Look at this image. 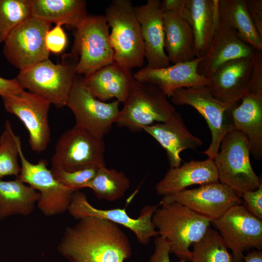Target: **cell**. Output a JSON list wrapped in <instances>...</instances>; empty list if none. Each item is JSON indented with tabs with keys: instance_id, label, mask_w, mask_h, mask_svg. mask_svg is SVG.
Segmentation results:
<instances>
[{
	"instance_id": "cell-31",
	"label": "cell",
	"mask_w": 262,
	"mask_h": 262,
	"mask_svg": "<svg viewBox=\"0 0 262 262\" xmlns=\"http://www.w3.org/2000/svg\"><path fill=\"white\" fill-rule=\"evenodd\" d=\"M192 246L191 262H235L218 232L211 226Z\"/></svg>"
},
{
	"instance_id": "cell-1",
	"label": "cell",
	"mask_w": 262,
	"mask_h": 262,
	"mask_svg": "<svg viewBox=\"0 0 262 262\" xmlns=\"http://www.w3.org/2000/svg\"><path fill=\"white\" fill-rule=\"evenodd\" d=\"M57 249L70 262H124L132 252L128 236L117 224L91 216L67 227Z\"/></svg>"
},
{
	"instance_id": "cell-2",
	"label": "cell",
	"mask_w": 262,
	"mask_h": 262,
	"mask_svg": "<svg viewBox=\"0 0 262 262\" xmlns=\"http://www.w3.org/2000/svg\"><path fill=\"white\" fill-rule=\"evenodd\" d=\"M159 205L152 217L158 235L168 242L170 253L190 261V246L202 237L211 220L178 202Z\"/></svg>"
},
{
	"instance_id": "cell-39",
	"label": "cell",
	"mask_w": 262,
	"mask_h": 262,
	"mask_svg": "<svg viewBox=\"0 0 262 262\" xmlns=\"http://www.w3.org/2000/svg\"><path fill=\"white\" fill-rule=\"evenodd\" d=\"M24 90L16 78L7 79L0 77V96L1 97L17 95Z\"/></svg>"
},
{
	"instance_id": "cell-10",
	"label": "cell",
	"mask_w": 262,
	"mask_h": 262,
	"mask_svg": "<svg viewBox=\"0 0 262 262\" xmlns=\"http://www.w3.org/2000/svg\"><path fill=\"white\" fill-rule=\"evenodd\" d=\"M50 25L32 16L14 28L3 42L8 62L20 71L49 59L45 37Z\"/></svg>"
},
{
	"instance_id": "cell-25",
	"label": "cell",
	"mask_w": 262,
	"mask_h": 262,
	"mask_svg": "<svg viewBox=\"0 0 262 262\" xmlns=\"http://www.w3.org/2000/svg\"><path fill=\"white\" fill-rule=\"evenodd\" d=\"M213 159L190 161L177 167L170 168L156 184L157 194L162 196L180 192L196 184L218 182Z\"/></svg>"
},
{
	"instance_id": "cell-14",
	"label": "cell",
	"mask_w": 262,
	"mask_h": 262,
	"mask_svg": "<svg viewBox=\"0 0 262 262\" xmlns=\"http://www.w3.org/2000/svg\"><path fill=\"white\" fill-rule=\"evenodd\" d=\"M7 112L18 117L29 133V143L37 153L45 151L50 141L49 112L51 104L41 97L24 90L2 97Z\"/></svg>"
},
{
	"instance_id": "cell-17",
	"label": "cell",
	"mask_w": 262,
	"mask_h": 262,
	"mask_svg": "<svg viewBox=\"0 0 262 262\" xmlns=\"http://www.w3.org/2000/svg\"><path fill=\"white\" fill-rule=\"evenodd\" d=\"M203 58L204 56L196 57L161 68L142 67L133 74V77L136 81L156 86L170 98L179 89L209 84V80L198 72V65Z\"/></svg>"
},
{
	"instance_id": "cell-30",
	"label": "cell",
	"mask_w": 262,
	"mask_h": 262,
	"mask_svg": "<svg viewBox=\"0 0 262 262\" xmlns=\"http://www.w3.org/2000/svg\"><path fill=\"white\" fill-rule=\"evenodd\" d=\"M130 185L129 179L123 172L103 165L98 168L95 176L84 188L91 189L99 199L115 201L124 195Z\"/></svg>"
},
{
	"instance_id": "cell-3",
	"label": "cell",
	"mask_w": 262,
	"mask_h": 262,
	"mask_svg": "<svg viewBox=\"0 0 262 262\" xmlns=\"http://www.w3.org/2000/svg\"><path fill=\"white\" fill-rule=\"evenodd\" d=\"M79 57L63 54L57 64L49 59L20 70L15 78L23 89L44 98L60 108L66 105L74 79Z\"/></svg>"
},
{
	"instance_id": "cell-26",
	"label": "cell",
	"mask_w": 262,
	"mask_h": 262,
	"mask_svg": "<svg viewBox=\"0 0 262 262\" xmlns=\"http://www.w3.org/2000/svg\"><path fill=\"white\" fill-rule=\"evenodd\" d=\"M164 49L170 63L175 64L196 58L193 31L189 24L174 11L163 13Z\"/></svg>"
},
{
	"instance_id": "cell-28",
	"label": "cell",
	"mask_w": 262,
	"mask_h": 262,
	"mask_svg": "<svg viewBox=\"0 0 262 262\" xmlns=\"http://www.w3.org/2000/svg\"><path fill=\"white\" fill-rule=\"evenodd\" d=\"M39 196L38 191L16 177L11 180H0V220L31 214Z\"/></svg>"
},
{
	"instance_id": "cell-35",
	"label": "cell",
	"mask_w": 262,
	"mask_h": 262,
	"mask_svg": "<svg viewBox=\"0 0 262 262\" xmlns=\"http://www.w3.org/2000/svg\"><path fill=\"white\" fill-rule=\"evenodd\" d=\"M61 24H56L50 29L45 37L46 47L49 52L58 54L63 52L67 44V36Z\"/></svg>"
},
{
	"instance_id": "cell-21",
	"label": "cell",
	"mask_w": 262,
	"mask_h": 262,
	"mask_svg": "<svg viewBox=\"0 0 262 262\" xmlns=\"http://www.w3.org/2000/svg\"><path fill=\"white\" fill-rule=\"evenodd\" d=\"M143 131L165 150L170 168L180 165L181 151L189 149L196 150L203 145L200 138L190 132L177 112L168 120L146 127Z\"/></svg>"
},
{
	"instance_id": "cell-5",
	"label": "cell",
	"mask_w": 262,
	"mask_h": 262,
	"mask_svg": "<svg viewBox=\"0 0 262 262\" xmlns=\"http://www.w3.org/2000/svg\"><path fill=\"white\" fill-rule=\"evenodd\" d=\"M219 148L213 158L219 181L240 196L257 189L262 180L252 167L249 146L245 135L231 130L223 137Z\"/></svg>"
},
{
	"instance_id": "cell-8",
	"label": "cell",
	"mask_w": 262,
	"mask_h": 262,
	"mask_svg": "<svg viewBox=\"0 0 262 262\" xmlns=\"http://www.w3.org/2000/svg\"><path fill=\"white\" fill-rule=\"evenodd\" d=\"M176 105H189L195 109L206 120L212 134L211 142L203 153L213 159L225 135L234 129L231 110L233 105L216 99L207 86L179 89L170 97Z\"/></svg>"
},
{
	"instance_id": "cell-20",
	"label": "cell",
	"mask_w": 262,
	"mask_h": 262,
	"mask_svg": "<svg viewBox=\"0 0 262 262\" xmlns=\"http://www.w3.org/2000/svg\"><path fill=\"white\" fill-rule=\"evenodd\" d=\"M218 2V0H181L176 12L193 31L196 58L206 54L219 26Z\"/></svg>"
},
{
	"instance_id": "cell-29",
	"label": "cell",
	"mask_w": 262,
	"mask_h": 262,
	"mask_svg": "<svg viewBox=\"0 0 262 262\" xmlns=\"http://www.w3.org/2000/svg\"><path fill=\"white\" fill-rule=\"evenodd\" d=\"M218 13L220 24L235 29L242 40L262 51V38L249 17L246 0H218Z\"/></svg>"
},
{
	"instance_id": "cell-40",
	"label": "cell",
	"mask_w": 262,
	"mask_h": 262,
	"mask_svg": "<svg viewBox=\"0 0 262 262\" xmlns=\"http://www.w3.org/2000/svg\"><path fill=\"white\" fill-rule=\"evenodd\" d=\"M244 262H262V251L253 250L243 256Z\"/></svg>"
},
{
	"instance_id": "cell-22",
	"label": "cell",
	"mask_w": 262,
	"mask_h": 262,
	"mask_svg": "<svg viewBox=\"0 0 262 262\" xmlns=\"http://www.w3.org/2000/svg\"><path fill=\"white\" fill-rule=\"evenodd\" d=\"M257 51L242 40L235 29L220 24L198 65V72L209 79L223 64L235 59L253 57Z\"/></svg>"
},
{
	"instance_id": "cell-7",
	"label": "cell",
	"mask_w": 262,
	"mask_h": 262,
	"mask_svg": "<svg viewBox=\"0 0 262 262\" xmlns=\"http://www.w3.org/2000/svg\"><path fill=\"white\" fill-rule=\"evenodd\" d=\"M109 28L104 15H89L75 29L71 52L79 57L77 75L87 76L115 61Z\"/></svg>"
},
{
	"instance_id": "cell-4",
	"label": "cell",
	"mask_w": 262,
	"mask_h": 262,
	"mask_svg": "<svg viewBox=\"0 0 262 262\" xmlns=\"http://www.w3.org/2000/svg\"><path fill=\"white\" fill-rule=\"evenodd\" d=\"M104 16L111 28L109 39L114 61L130 70L142 68L145 58L144 42L132 1L112 0Z\"/></svg>"
},
{
	"instance_id": "cell-37",
	"label": "cell",
	"mask_w": 262,
	"mask_h": 262,
	"mask_svg": "<svg viewBox=\"0 0 262 262\" xmlns=\"http://www.w3.org/2000/svg\"><path fill=\"white\" fill-rule=\"evenodd\" d=\"M154 251L149 260V262H171L169 254L170 247L168 242L160 236L155 237L154 242ZM180 262H186L180 260Z\"/></svg>"
},
{
	"instance_id": "cell-12",
	"label": "cell",
	"mask_w": 262,
	"mask_h": 262,
	"mask_svg": "<svg viewBox=\"0 0 262 262\" xmlns=\"http://www.w3.org/2000/svg\"><path fill=\"white\" fill-rule=\"evenodd\" d=\"M21 171L16 177L22 182L38 191L39 210L45 215L51 216L62 214L67 211L75 190L68 188L56 180L45 160L32 164L25 156L21 142L18 145Z\"/></svg>"
},
{
	"instance_id": "cell-19",
	"label": "cell",
	"mask_w": 262,
	"mask_h": 262,
	"mask_svg": "<svg viewBox=\"0 0 262 262\" xmlns=\"http://www.w3.org/2000/svg\"><path fill=\"white\" fill-rule=\"evenodd\" d=\"M255 56L231 60L220 66L208 79L207 86L212 95L228 104L237 103L247 89Z\"/></svg>"
},
{
	"instance_id": "cell-41",
	"label": "cell",
	"mask_w": 262,
	"mask_h": 262,
	"mask_svg": "<svg viewBox=\"0 0 262 262\" xmlns=\"http://www.w3.org/2000/svg\"><path fill=\"white\" fill-rule=\"evenodd\" d=\"M235 262H244V261H243V259H242V260H240L238 261H235Z\"/></svg>"
},
{
	"instance_id": "cell-15",
	"label": "cell",
	"mask_w": 262,
	"mask_h": 262,
	"mask_svg": "<svg viewBox=\"0 0 262 262\" xmlns=\"http://www.w3.org/2000/svg\"><path fill=\"white\" fill-rule=\"evenodd\" d=\"M159 206V204L147 205L142 209L139 216L134 218L129 215L125 209L96 208L89 202L84 193L77 190L72 195L67 211L76 219L91 216L121 225L131 230L140 244L146 245L152 237L158 236V231L152 223V217Z\"/></svg>"
},
{
	"instance_id": "cell-24",
	"label": "cell",
	"mask_w": 262,
	"mask_h": 262,
	"mask_svg": "<svg viewBox=\"0 0 262 262\" xmlns=\"http://www.w3.org/2000/svg\"><path fill=\"white\" fill-rule=\"evenodd\" d=\"M241 100L231 110L234 128L245 135L250 154L260 161L262 159V92L246 91Z\"/></svg>"
},
{
	"instance_id": "cell-13",
	"label": "cell",
	"mask_w": 262,
	"mask_h": 262,
	"mask_svg": "<svg viewBox=\"0 0 262 262\" xmlns=\"http://www.w3.org/2000/svg\"><path fill=\"white\" fill-rule=\"evenodd\" d=\"M232 251L235 261L243 259V252L262 248V220L251 214L242 204L229 208L219 217L211 221Z\"/></svg>"
},
{
	"instance_id": "cell-27",
	"label": "cell",
	"mask_w": 262,
	"mask_h": 262,
	"mask_svg": "<svg viewBox=\"0 0 262 262\" xmlns=\"http://www.w3.org/2000/svg\"><path fill=\"white\" fill-rule=\"evenodd\" d=\"M32 16L75 29L89 16L84 0H30Z\"/></svg>"
},
{
	"instance_id": "cell-36",
	"label": "cell",
	"mask_w": 262,
	"mask_h": 262,
	"mask_svg": "<svg viewBox=\"0 0 262 262\" xmlns=\"http://www.w3.org/2000/svg\"><path fill=\"white\" fill-rule=\"evenodd\" d=\"M243 206L252 215L262 220V183L256 190L242 196Z\"/></svg>"
},
{
	"instance_id": "cell-33",
	"label": "cell",
	"mask_w": 262,
	"mask_h": 262,
	"mask_svg": "<svg viewBox=\"0 0 262 262\" xmlns=\"http://www.w3.org/2000/svg\"><path fill=\"white\" fill-rule=\"evenodd\" d=\"M31 16L30 0H0V43L14 28Z\"/></svg>"
},
{
	"instance_id": "cell-11",
	"label": "cell",
	"mask_w": 262,
	"mask_h": 262,
	"mask_svg": "<svg viewBox=\"0 0 262 262\" xmlns=\"http://www.w3.org/2000/svg\"><path fill=\"white\" fill-rule=\"evenodd\" d=\"M104 153L103 139L75 125L60 136L51 164L70 172L98 168L105 165Z\"/></svg>"
},
{
	"instance_id": "cell-9",
	"label": "cell",
	"mask_w": 262,
	"mask_h": 262,
	"mask_svg": "<svg viewBox=\"0 0 262 262\" xmlns=\"http://www.w3.org/2000/svg\"><path fill=\"white\" fill-rule=\"evenodd\" d=\"M119 105L116 100L106 103L97 99L85 85L83 76L77 75L66 106L74 114L75 125L103 139L117 121Z\"/></svg>"
},
{
	"instance_id": "cell-18",
	"label": "cell",
	"mask_w": 262,
	"mask_h": 262,
	"mask_svg": "<svg viewBox=\"0 0 262 262\" xmlns=\"http://www.w3.org/2000/svg\"><path fill=\"white\" fill-rule=\"evenodd\" d=\"M160 0H147L145 4L134 6L140 25L147 67L161 68L170 66L164 49V32Z\"/></svg>"
},
{
	"instance_id": "cell-32",
	"label": "cell",
	"mask_w": 262,
	"mask_h": 262,
	"mask_svg": "<svg viewBox=\"0 0 262 262\" xmlns=\"http://www.w3.org/2000/svg\"><path fill=\"white\" fill-rule=\"evenodd\" d=\"M20 142L19 136L16 135L10 121L7 120L0 136V180L8 176L17 177L20 174L21 166L18 162Z\"/></svg>"
},
{
	"instance_id": "cell-6",
	"label": "cell",
	"mask_w": 262,
	"mask_h": 262,
	"mask_svg": "<svg viewBox=\"0 0 262 262\" xmlns=\"http://www.w3.org/2000/svg\"><path fill=\"white\" fill-rule=\"evenodd\" d=\"M167 96L156 86L135 80L116 124L131 131L168 120L177 112Z\"/></svg>"
},
{
	"instance_id": "cell-34",
	"label": "cell",
	"mask_w": 262,
	"mask_h": 262,
	"mask_svg": "<svg viewBox=\"0 0 262 262\" xmlns=\"http://www.w3.org/2000/svg\"><path fill=\"white\" fill-rule=\"evenodd\" d=\"M97 167H91L75 171H67L61 167L52 166L51 171L57 180L75 191L83 188L95 176Z\"/></svg>"
},
{
	"instance_id": "cell-38",
	"label": "cell",
	"mask_w": 262,
	"mask_h": 262,
	"mask_svg": "<svg viewBox=\"0 0 262 262\" xmlns=\"http://www.w3.org/2000/svg\"><path fill=\"white\" fill-rule=\"evenodd\" d=\"M246 3L249 17L262 38V0H246Z\"/></svg>"
},
{
	"instance_id": "cell-23",
	"label": "cell",
	"mask_w": 262,
	"mask_h": 262,
	"mask_svg": "<svg viewBox=\"0 0 262 262\" xmlns=\"http://www.w3.org/2000/svg\"><path fill=\"white\" fill-rule=\"evenodd\" d=\"M83 78L86 87L98 100L105 102L115 98L123 103L135 81L131 70L115 61Z\"/></svg>"
},
{
	"instance_id": "cell-16",
	"label": "cell",
	"mask_w": 262,
	"mask_h": 262,
	"mask_svg": "<svg viewBox=\"0 0 262 262\" xmlns=\"http://www.w3.org/2000/svg\"><path fill=\"white\" fill-rule=\"evenodd\" d=\"M174 202L211 220L219 217L232 206L242 204L241 196L219 181L163 196L159 204Z\"/></svg>"
}]
</instances>
